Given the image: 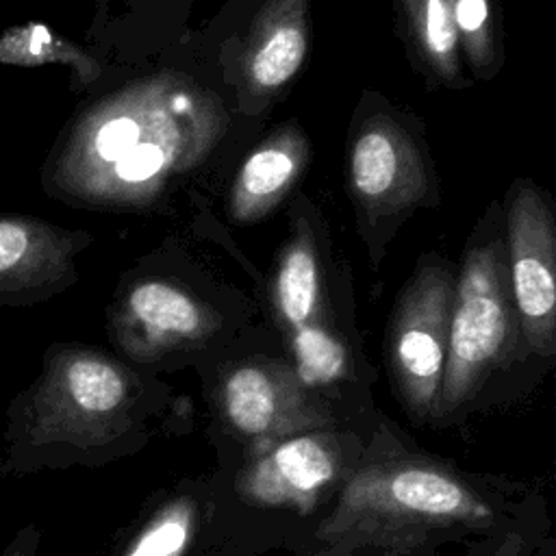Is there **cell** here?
Masks as SVG:
<instances>
[{"label":"cell","instance_id":"9","mask_svg":"<svg viewBox=\"0 0 556 556\" xmlns=\"http://www.w3.org/2000/svg\"><path fill=\"white\" fill-rule=\"evenodd\" d=\"M350 187L367 215H397L426 195V169L406 130L389 117L367 119L352 139Z\"/></svg>","mask_w":556,"mask_h":556},{"label":"cell","instance_id":"2","mask_svg":"<svg viewBox=\"0 0 556 556\" xmlns=\"http://www.w3.org/2000/svg\"><path fill=\"white\" fill-rule=\"evenodd\" d=\"M493 523V508L450 469L417 460L354 471L317 530L330 549L413 552L432 536Z\"/></svg>","mask_w":556,"mask_h":556},{"label":"cell","instance_id":"5","mask_svg":"<svg viewBox=\"0 0 556 556\" xmlns=\"http://www.w3.org/2000/svg\"><path fill=\"white\" fill-rule=\"evenodd\" d=\"M454 280L447 267L426 265L402 291L389 332L393 380L415 417L437 415Z\"/></svg>","mask_w":556,"mask_h":556},{"label":"cell","instance_id":"11","mask_svg":"<svg viewBox=\"0 0 556 556\" xmlns=\"http://www.w3.org/2000/svg\"><path fill=\"white\" fill-rule=\"evenodd\" d=\"M83 243L85 232L37 217L0 215V304L65 285Z\"/></svg>","mask_w":556,"mask_h":556},{"label":"cell","instance_id":"20","mask_svg":"<svg viewBox=\"0 0 556 556\" xmlns=\"http://www.w3.org/2000/svg\"><path fill=\"white\" fill-rule=\"evenodd\" d=\"M39 545V530L35 526H26L15 539L4 547L0 556H37Z\"/></svg>","mask_w":556,"mask_h":556},{"label":"cell","instance_id":"6","mask_svg":"<svg viewBox=\"0 0 556 556\" xmlns=\"http://www.w3.org/2000/svg\"><path fill=\"white\" fill-rule=\"evenodd\" d=\"M506 261L521 339L556 350V222L534 185H517L506 217Z\"/></svg>","mask_w":556,"mask_h":556},{"label":"cell","instance_id":"1","mask_svg":"<svg viewBox=\"0 0 556 556\" xmlns=\"http://www.w3.org/2000/svg\"><path fill=\"white\" fill-rule=\"evenodd\" d=\"M217 132L219 109L189 80H135L76 119L52 185L80 204L139 206L202 161Z\"/></svg>","mask_w":556,"mask_h":556},{"label":"cell","instance_id":"10","mask_svg":"<svg viewBox=\"0 0 556 556\" xmlns=\"http://www.w3.org/2000/svg\"><path fill=\"white\" fill-rule=\"evenodd\" d=\"M341 469V450L330 434L300 432L276 441L239 480L241 495L256 506L308 513Z\"/></svg>","mask_w":556,"mask_h":556},{"label":"cell","instance_id":"12","mask_svg":"<svg viewBox=\"0 0 556 556\" xmlns=\"http://www.w3.org/2000/svg\"><path fill=\"white\" fill-rule=\"evenodd\" d=\"M308 50V0H265L252 20L241 83L250 96H271L302 67Z\"/></svg>","mask_w":556,"mask_h":556},{"label":"cell","instance_id":"18","mask_svg":"<svg viewBox=\"0 0 556 556\" xmlns=\"http://www.w3.org/2000/svg\"><path fill=\"white\" fill-rule=\"evenodd\" d=\"M287 334L295 363L293 371L304 387L328 384L345 374V348L326 326L313 324Z\"/></svg>","mask_w":556,"mask_h":556},{"label":"cell","instance_id":"14","mask_svg":"<svg viewBox=\"0 0 556 556\" xmlns=\"http://www.w3.org/2000/svg\"><path fill=\"white\" fill-rule=\"evenodd\" d=\"M271 302L287 332L319 324V256L306 222L298 226L291 241L280 252L271 278Z\"/></svg>","mask_w":556,"mask_h":556},{"label":"cell","instance_id":"7","mask_svg":"<svg viewBox=\"0 0 556 556\" xmlns=\"http://www.w3.org/2000/svg\"><path fill=\"white\" fill-rule=\"evenodd\" d=\"M219 317L185 287L165 278H143L128 287L113 313V337L119 350L156 363L191 350L213 337Z\"/></svg>","mask_w":556,"mask_h":556},{"label":"cell","instance_id":"21","mask_svg":"<svg viewBox=\"0 0 556 556\" xmlns=\"http://www.w3.org/2000/svg\"><path fill=\"white\" fill-rule=\"evenodd\" d=\"M519 554H521L519 536L508 534V536H506V541L500 545V549H497L493 556H519Z\"/></svg>","mask_w":556,"mask_h":556},{"label":"cell","instance_id":"16","mask_svg":"<svg viewBox=\"0 0 556 556\" xmlns=\"http://www.w3.org/2000/svg\"><path fill=\"white\" fill-rule=\"evenodd\" d=\"M0 63L4 65H65L83 83H93L102 67L74 41L50 30L46 24H22L0 37Z\"/></svg>","mask_w":556,"mask_h":556},{"label":"cell","instance_id":"19","mask_svg":"<svg viewBox=\"0 0 556 556\" xmlns=\"http://www.w3.org/2000/svg\"><path fill=\"white\" fill-rule=\"evenodd\" d=\"M458 43L476 74L486 76L495 65V30L489 0H447Z\"/></svg>","mask_w":556,"mask_h":556},{"label":"cell","instance_id":"17","mask_svg":"<svg viewBox=\"0 0 556 556\" xmlns=\"http://www.w3.org/2000/svg\"><path fill=\"white\" fill-rule=\"evenodd\" d=\"M198 526L191 497H174L159 506L126 541L119 556H185Z\"/></svg>","mask_w":556,"mask_h":556},{"label":"cell","instance_id":"13","mask_svg":"<svg viewBox=\"0 0 556 556\" xmlns=\"http://www.w3.org/2000/svg\"><path fill=\"white\" fill-rule=\"evenodd\" d=\"M308 163V139L285 126L263 141L241 165L228 198L230 217L250 224L265 217L298 182Z\"/></svg>","mask_w":556,"mask_h":556},{"label":"cell","instance_id":"3","mask_svg":"<svg viewBox=\"0 0 556 556\" xmlns=\"http://www.w3.org/2000/svg\"><path fill=\"white\" fill-rule=\"evenodd\" d=\"M143 387L117 358L83 345L50 352L22 413L28 450L98 452L139 426Z\"/></svg>","mask_w":556,"mask_h":556},{"label":"cell","instance_id":"4","mask_svg":"<svg viewBox=\"0 0 556 556\" xmlns=\"http://www.w3.org/2000/svg\"><path fill=\"white\" fill-rule=\"evenodd\" d=\"M517 334L506 243L497 237L469 250L454 282L437 415L450 417L458 410L508 356Z\"/></svg>","mask_w":556,"mask_h":556},{"label":"cell","instance_id":"8","mask_svg":"<svg viewBox=\"0 0 556 556\" xmlns=\"http://www.w3.org/2000/svg\"><path fill=\"white\" fill-rule=\"evenodd\" d=\"M217 400L226 424L258 445H274L324 424L293 367L276 361L235 365L222 378Z\"/></svg>","mask_w":556,"mask_h":556},{"label":"cell","instance_id":"15","mask_svg":"<svg viewBox=\"0 0 556 556\" xmlns=\"http://www.w3.org/2000/svg\"><path fill=\"white\" fill-rule=\"evenodd\" d=\"M413 43L426 67L445 85H460V43L447 0H400Z\"/></svg>","mask_w":556,"mask_h":556}]
</instances>
